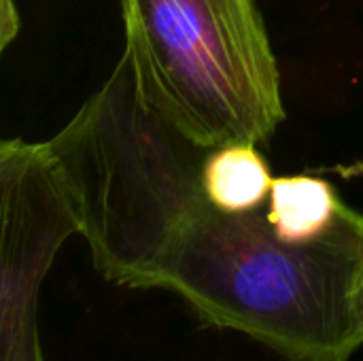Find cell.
I'll return each instance as SVG.
<instances>
[{
  "label": "cell",
  "mask_w": 363,
  "mask_h": 361,
  "mask_svg": "<svg viewBox=\"0 0 363 361\" xmlns=\"http://www.w3.org/2000/svg\"><path fill=\"white\" fill-rule=\"evenodd\" d=\"M47 145L108 283L172 291L202 323L287 361H349L363 347V215L298 247L274 234L264 209H215L202 189L208 149L143 102L125 62Z\"/></svg>",
  "instance_id": "cell-1"
},
{
  "label": "cell",
  "mask_w": 363,
  "mask_h": 361,
  "mask_svg": "<svg viewBox=\"0 0 363 361\" xmlns=\"http://www.w3.org/2000/svg\"><path fill=\"white\" fill-rule=\"evenodd\" d=\"M143 102L202 149L257 145L285 119L255 0H121Z\"/></svg>",
  "instance_id": "cell-2"
},
{
  "label": "cell",
  "mask_w": 363,
  "mask_h": 361,
  "mask_svg": "<svg viewBox=\"0 0 363 361\" xmlns=\"http://www.w3.org/2000/svg\"><path fill=\"white\" fill-rule=\"evenodd\" d=\"M2 361H45L38 336V291L62 243L81 234L64 172L47 143L6 138L0 145Z\"/></svg>",
  "instance_id": "cell-3"
},
{
  "label": "cell",
  "mask_w": 363,
  "mask_h": 361,
  "mask_svg": "<svg viewBox=\"0 0 363 361\" xmlns=\"http://www.w3.org/2000/svg\"><path fill=\"white\" fill-rule=\"evenodd\" d=\"M264 213L274 234L298 247L328 240L362 217L328 181L304 174L274 179Z\"/></svg>",
  "instance_id": "cell-4"
},
{
  "label": "cell",
  "mask_w": 363,
  "mask_h": 361,
  "mask_svg": "<svg viewBox=\"0 0 363 361\" xmlns=\"http://www.w3.org/2000/svg\"><path fill=\"white\" fill-rule=\"evenodd\" d=\"M268 164L251 143H232L208 149L202 164L206 200L232 215L262 211L272 189Z\"/></svg>",
  "instance_id": "cell-5"
},
{
  "label": "cell",
  "mask_w": 363,
  "mask_h": 361,
  "mask_svg": "<svg viewBox=\"0 0 363 361\" xmlns=\"http://www.w3.org/2000/svg\"><path fill=\"white\" fill-rule=\"evenodd\" d=\"M0 6H2V13H0V19H2L0 21V47L4 49L11 43V38L17 34L19 19H17V11L13 6V0H2Z\"/></svg>",
  "instance_id": "cell-6"
},
{
  "label": "cell",
  "mask_w": 363,
  "mask_h": 361,
  "mask_svg": "<svg viewBox=\"0 0 363 361\" xmlns=\"http://www.w3.org/2000/svg\"><path fill=\"white\" fill-rule=\"evenodd\" d=\"M355 291H357V304H359V313H362L363 321V255L357 268V279H355Z\"/></svg>",
  "instance_id": "cell-7"
}]
</instances>
